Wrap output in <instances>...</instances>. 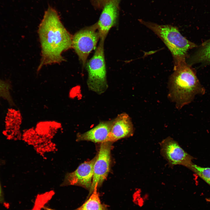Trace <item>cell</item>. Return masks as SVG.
Returning <instances> with one entry per match:
<instances>
[{"mask_svg":"<svg viewBox=\"0 0 210 210\" xmlns=\"http://www.w3.org/2000/svg\"><path fill=\"white\" fill-rule=\"evenodd\" d=\"M41 47V59L37 69L44 65L59 64L65 60L63 52L72 48L73 36L61 21L57 10L49 6L38 29Z\"/></svg>","mask_w":210,"mask_h":210,"instance_id":"obj_1","label":"cell"},{"mask_svg":"<svg viewBox=\"0 0 210 210\" xmlns=\"http://www.w3.org/2000/svg\"><path fill=\"white\" fill-rule=\"evenodd\" d=\"M174 71L169 80L168 97L180 109L191 103L196 95L204 94L206 90L186 61L174 65Z\"/></svg>","mask_w":210,"mask_h":210,"instance_id":"obj_2","label":"cell"},{"mask_svg":"<svg viewBox=\"0 0 210 210\" xmlns=\"http://www.w3.org/2000/svg\"><path fill=\"white\" fill-rule=\"evenodd\" d=\"M139 21L163 41L172 55L174 65L186 61L188 51L197 46L183 36L175 26L159 24L141 19Z\"/></svg>","mask_w":210,"mask_h":210,"instance_id":"obj_3","label":"cell"},{"mask_svg":"<svg viewBox=\"0 0 210 210\" xmlns=\"http://www.w3.org/2000/svg\"><path fill=\"white\" fill-rule=\"evenodd\" d=\"M104 41L100 40L92 57L88 62L87 84L89 89L98 94L104 93L108 87L104 58Z\"/></svg>","mask_w":210,"mask_h":210,"instance_id":"obj_4","label":"cell"},{"mask_svg":"<svg viewBox=\"0 0 210 210\" xmlns=\"http://www.w3.org/2000/svg\"><path fill=\"white\" fill-rule=\"evenodd\" d=\"M99 38L97 22L81 29L73 36L72 48L77 54L83 66Z\"/></svg>","mask_w":210,"mask_h":210,"instance_id":"obj_5","label":"cell"},{"mask_svg":"<svg viewBox=\"0 0 210 210\" xmlns=\"http://www.w3.org/2000/svg\"><path fill=\"white\" fill-rule=\"evenodd\" d=\"M161 154L171 167L182 165L190 169L193 158L185 151L178 142L169 136L160 144Z\"/></svg>","mask_w":210,"mask_h":210,"instance_id":"obj_6","label":"cell"},{"mask_svg":"<svg viewBox=\"0 0 210 210\" xmlns=\"http://www.w3.org/2000/svg\"><path fill=\"white\" fill-rule=\"evenodd\" d=\"M112 143L107 141L101 143L94 164L92 184L87 198L95 187L98 188L102 184L108 176L110 169Z\"/></svg>","mask_w":210,"mask_h":210,"instance_id":"obj_7","label":"cell"},{"mask_svg":"<svg viewBox=\"0 0 210 210\" xmlns=\"http://www.w3.org/2000/svg\"><path fill=\"white\" fill-rule=\"evenodd\" d=\"M96 157L97 155L92 160L82 163L74 171L67 173L62 185L79 186L89 191L92 184L93 167Z\"/></svg>","mask_w":210,"mask_h":210,"instance_id":"obj_8","label":"cell"},{"mask_svg":"<svg viewBox=\"0 0 210 210\" xmlns=\"http://www.w3.org/2000/svg\"><path fill=\"white\" fill-rule=\"evenodd\" d=\"M120 0H112L106 4L97 22L100 41H104L110 29L116 24Z\"/></svg>","mask_w":210,"mask_h":210,"instance_id":"obj_9","label":"cell"},{"mask_svg":"<svg viewBox=\"0 0 210 210\" xmlns=\"http://www.w3.org/2000/svg\"><path fill=\"white\" fill-rule=\"evenodd\" d=\"M134 131L132 119L126 113L118 114L113 119L108 141L113 142L132 136Z\"/></svg>","mask_w":210,"mask_h":210,"instance_id":"obj_10","label":"cell"},{"mask_svg":"<svg viewBox=\"0 0 210 210\" xmlns=\"http://www.w3.org/2000/svg\"><path fill=\"white\" fill-rule=\"evenodd\" d=\"M113 119L101 121L95 126L83 133L77 134L78 141H86L94 143L108 141Z\"/></svg>","mask_w":210,"mask_h":210,"instance_id":"obj_11","label":"cell"},{"mask_svg":"<svg viewBox=\"0 0 210 210\" xmlns=\"http://www.w3.org/2000/svg\"><path fill=\"white\" fill-rule=\"evenodd\" d=\"M97 188H94L92 194L81 206L73 210H108L107 206L101 202Z\"/></svg>","mask_w":210,"mask_h":210,"instance_id":"obj_12","label":"cell"},{"mask_svg":"<svg viewBox=\"0 0 210 210\" xmlns=\"http://www.w3.org/2000/svg\"><path fill=\"white\" fill-rule=\"evenodd\" d=\"M200 62L210 63V39L204 43L189 60L190 64Z\"/></svg>","mask_w":210,"mask_h":210,"instance_id":"obj_13","label":"cell"},{"mask_svg":"<svg viewBox=\"0 0 210 210\" xmlns=\"http://www.w3.org/2000/svg\"><path fill=\"white\" fill-rule=\"evenodd\" d=\"M22 120L21 114L19 111L9 109L6 117V127L7 129L17 130L20 128Z\"/></svg>","mask_w":210,"mask_h":210,"instance_id":"obj_14","label":"cell"},{"mask_svg":"<svg viewBox=\"0 0 210 210\" xmlns=\"http://www.w3.org/2000/svg\"><path fill=\"white\" fill-rule=\"evenodd\" d=\"M12 85L9 80H4L0 79V99L6 100L11 106L15 105L10 94Z\"/></svg>","mask_w":210,"mask_h":210,"instance_id":"obj_15","label":"cell"},{"mask_svg":"<svg viewBox=\"0 0 210 210\" xmlns=\"http://www.w3.org/2000/svg\"><path fill=\"white\" fill-rule=\"evenodd\" d=\"M190 169L210 185V168L200 167L193 163Z\"/></svg>","mask_w":210,"mask_h":210,"instance_id":"obj_16","label":"cell"},{"mask_svg":"<svg viewBox=\"0 0 210 210\" xmlns=\"http://www.w3.org/2000/svg\"><path fill=\"white\" fill-rule=\"evenodd\" d=\"M112 0H90L91 4L95 10L102 9L107 3Z\"/></svg>","mask_w":210,"mask_h":210,"instance_id":"obj_17","label":"cell"},{"mask_svg":"<svg viewBox=\"0 0 210 210\" xmlns=\"http://www.w3.org/2000/svg\"><path fill=\"white\" fill-rule=\"evenodd\" d=\"M142 196L146 202L149 200V196L148 194H145L144 195H142Z\"/></svg>","mask_w":210,"mask_h":210,"instance_id":"obj_18","label":"cell"},{"mask_svg":"<svg viewBox=\"0 0 210 210\" xmlns=\"http://www.w3.org/2000/svg\"><path fill=\"white\" fill-rule=\"evenodd\" d=\"M1 197H2L1 192V187H0V201H2V198Z\"/></svg>","mask_w":210,"mask_h":210,"instance_id":"obj_19","label":"cell"},{"mask_svg":"<svg viewBox=\"0 0 210 210\" xmlns=\"http://www.w3.org/2000/svg\"><path fill=\"white\" fill-rule=\"evenodd\" d=\"M206 200L208 202H210V198H207Z\"/></svg>","mask_w":210,"mask_h":210,"instance_id":"obj_20","label":"cell"}]
</instances>
